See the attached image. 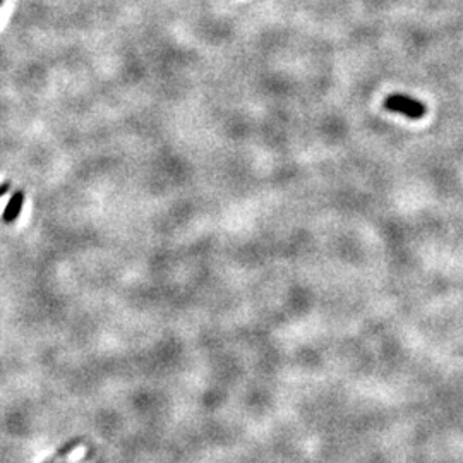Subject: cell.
Masks as SVG:
<instances>
[{"label":"cell","mask_w":463,"mask_h":463,"mask_svg":"<svg viewBox=\"0 0 463 463\" xmlns=\"http://www.w3.org/2000/svg\"><path fill=\"white\" fill-rule=\"evenodd\" d=\"M384 108L395 112V114L408 117V119H420L426 114L424 103L408 95H390L384 100Z\"/></svg>","instance_id":"1"},{"label":"cell","mask_w":463,"mask_h":463,"mask_svg":"<svg viewBox=\"0 0 463 463\" xmlns=\"http://www.w3.org/2000/svg\"><path fill=\"white\" fill-rule=\"evenodd\" d=\"M22 204H25V193H22V190H14V194L11 196L9 203H7L6 209H4V213H2L4 223H7V225L14 223V221L21 216Z\"/></svg>","instance_id":"2"},{"label":"cell","mask_w":463,"mask_h":463,"mask_svg":"<svg viewBox=\"0 0 463 463\" xmlns=\"http://www.w3.org/2000/svg\"><path fill=\"white\" fill-rule=\"evenodd\" d=\"M9 189H11V184H9V182H6V184L0 185V197H2L4 194L9 193Z\"/></svg>","instance_id":"3"},{"label":"cell","mask_w":463,"mask_h":463,"mask_svg":"<svg viewBox=\"0 0 463 463\" xmlns=\"http://www.w3.org/2000/svg\"><path fill=\"white\" fill-rule=\"evenodd\" d=\"M2 4H4V0H0V6H2Z\"/></svg>","instance_id":"4"}]
</instances>
